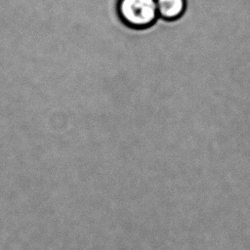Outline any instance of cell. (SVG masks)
<instances>
[{
  "label": "cell",
  "instance_id": "2",
  "mask_svg": "<svg viewBox=\"0 0 250 250\" xmlns=\"http://www.w3.org/2000/svg\"><path fill=\"white\" fill-rule=\"evenodd\" d=\"M159 18L166 21L179 19L186 10V0H156Z\"/></svg>",
  "mask_w": 250,
  "mask_h": 250
},
{
  "label": "cell",
  "instance_id": "1",
  "mask_svg": "<svg viewBox=\"0 0 250 250\" xmlns=\"http://www.w3.org/2000/svg\"><path fill=\"white\" fill-rule=\"evenodd\" d=\"M117 11L122 21L133 28H146L159 18L156 0H118Z\"/></svg>",
  "mask_w": 250,
  "mask_h": 250
}]
</instances>
